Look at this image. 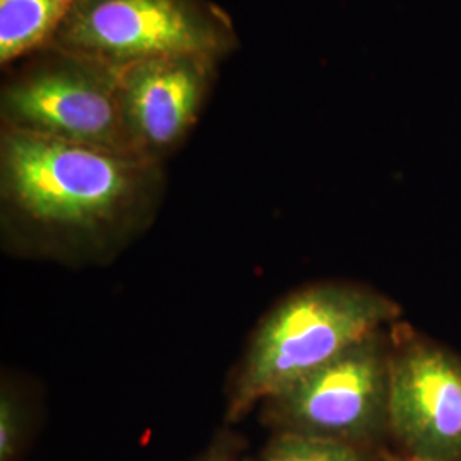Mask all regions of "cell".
Here are the masks:
<instances>
[{"label": "cell", "mask_w": 461, "mask_h": 461, "mask_svg": "<svg viewBox=\"0 0 461 461\" xmlns=\"http://www.w3.org/2000/svg\"><path fill=\"white\" fill-rule=\"evenodd\" d=\"M156 183V161L2 131L4 203L36 226L72 232L115 228L148 203Z\"/></svg>", "instance_id": "obj_1"}, {"label": "cell", "mask_w": 461, "mask_h": 461, "mask_svg": "<svg viewBox=\"0 0 461 461\" xmlns=\"http://www.w3.org/2000/svg\"><path fill=\"white\" fill-rule=\"evenodd\" d=\"M392 297L350 282H321L285 297L258 327L230 395V420L289 388L400 318Z\"/></svg>", "instance_id": "obj_2"}, {"label": "cell", "mask_w": 461, "mask_h": 461, "mask_svg": "<svg viewBox=\"0 0 461 461\" xmlns=\"http://www.w3.org/2000/svg\"><path fill=\"white\" fill-rule=\"evenodd\" d=\"M36 53L2 87L5 129L148 159L127 129L118 67L55 47Z\"/></svg>", "instance_id": "obj_3"}, {"label": "cell", "mask_w": 461, "mask_h": 461, "mask_svg": "<svg viewBox=\"0 0 461 461\" xmlns=\"http://www.w3.org/2000/svg\"><path fill=\"white\" fill-rule=\"evenodd\" d=\"M236 40L209 0H76L50 47L120 68L169 55L217 60Z\"/></svg>", "instance_id": "obj_4"}, {"label": "cell", "mask_w": 461, "mask_h": 461, "mask_svg": "<svg viewBox=\"0 0 461 461\" xmlns=\"http://www.w3.org/2000/svg\"><path fill=\"white\" fill-rule=\"evenodd\" d=\"M388 376L390 335L381 330L268 398V415L280 430L384 453L390 441Z\"/></svg>", "instance_id": "obj_5"}, {"label": "cell", "mask_w": 461, "mask_h": 461, "mask_svg": "<svg viewBox=\"0 0 461 461\" xmlns=\"http://www.w3.org/2000/svg\"><path fill=\"white\" fill-rule=\"evenodd\" d=\"M390 331L388 429L398 453L461 461V356L419 331Z\"/></svg>", "instance_id": "obj_6"}, {"label": "cell", "mask_w": 461, "mask_h": 461, "mask_svg": "<svg viewBox=\"0 0 461 461\" xmlns=\"http://www.w3.org/2000/svg\"><path fill=\"white\" fill-rule=\"evenodd\" d=\"M214 59L169 55L120 67L122 108L137 150L150 161L176 148L209 95Z\"/></svg>", "instance_id": "obj_7"}, {"label": "cell", "mask_w": 461, "mask_h": 461, "mask_svg": "<svg viewBox=\"0 0 461 461\" xmlns=\"http://www.w3.org/2000/svg\"><path fill=\"white\" fill-rule=\"evenodd\" d=\"M76 0H0V64L51 45Z\"/></svg>", "instance_id": "obj_8"}, {"label": "cell", "mask_w": 461, "mask_h": 461, "mask_svg": "<svg viewBox=\"0 0 461 461\" xmlns=\"http://www.w3.org/2000/svg\"><path fill=\"white\" fill-rule=\"evenodd\" d=\"M264 461H376L361 447L312 434L280 430L267 447Z\"/></svg>", "instance_id": "obj_9"}, {"label": "cell", "mask_w": 461, "mask_h": 461, "mask_svg": "<svg viewBox=\"0 0 461 461\" xmlns=\"http://www.w3.org/2000/svg\"><path fill=\"white\" fill-rule=\"evenodd\" d=\"M21 438V415L14 396L2 392L0 398V461H11Z\"/></svg>", "instance_id": "obj_10"}, {"label": "cell", "mask_w": 461, "mask_h": 461, "mask_svg": "<svg viewBox=\"0 0 461 461\" xmlns=\"http://www.w3.org/2000/svg\"><path fill=\"white\" fill-rule=\"evenodd\" d=\"M379 461H420L412 456H407V455H402V453H383Z\"/></svg>", "instance_id": "obj_11"}, {"label": "cell", "mask_w": 461, "mask_h": 461, "mask_svg": "<svg viewBox=\"0 0 461 461\" xmlns=\"http://www.w3.org/2000/svg\"><path fill=\"white\" fill-rule=\"evenodd\" d=\"M207 461H230L228 458H224V456H214V458H209Z\"/></svg>", "instance_id": "obj_12"}]
</instances>
